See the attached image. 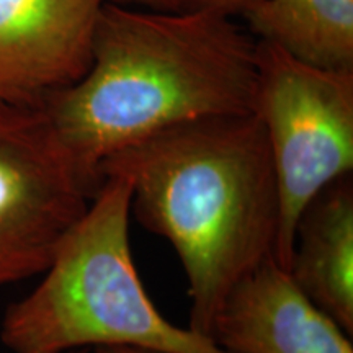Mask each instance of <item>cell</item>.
Here are the masks:
<instances>
[{"mask_svg":"<svg viewBox=\"0 0 353 353\" xmlns=\"http://www.w3.org/2000/svg\"><path fill=\"white\" fill-rule=\"evenodd\" d=\"M99 172L126 176L136 219L174 247L188 327L210 337L232 290L275 252L280 198L262 121L252 112L180 123L110 154Z\"/></svg>","mask_w":353,"mask_h":353,"instance_id":"obj_1","label":"cell"},{"mask_svg":"<svg viewBox=\"0 0 353 353\" xmlns=\"http://www.w3.org/2000/svg\"><path fill=\"white\" fill-rule=\"evenodd\" d=\"M255 87L257 39L232 17L105 2L85 76L41 108L79 164L101 179L105 157L165 128L252 113Z\"/></svg>","mask_w":353,"mask_h":353,"instance_id":"obj_2","label":"cell"},{"mask_svg":"<svg viewBox=\"0 0 353 353\" xmlns=\"http://www.w3.org/2000/svg\"><path fill=\"white\" fill-rule=\"evenodd\" d=\"M131 185L105 175L41 281L10 304L0 341L10 353H69L132 345L164 353H231L208 335L172 324L136 270L130 245Z\"/></svg>","mask_w":353,"mask_h":353,"instance_id":"obj_3","label":"cell"},{"mask_svg":"<svg viewBox=\"0 0 353 353\" xmlns=\"http://www.w3.org/2000/svg\"><path fill=\"white\" fill-rule=\"evenodd\" d=\"M254 113L275 169L280 219L273 257L288 272L301 211L353 170V69L303 63L257 39Z\"/></svg>","mask_w":353,"mask_h":353,"instance_id":"obj_4","label":"cell"},{"mask_svg":"<svg viewBox=\"0 0 353 353\" xmlns=\"http://www.w3.org/2000/svg\"><path fill=\"white\" fill-rule=\"evenodd\" d=\"M101 182L41 107L0 100V288L43 275Z\"/></svg>","mask_w":353,"mask_h":353,"instance_id":"obj_5","label":"cell"},{"mask_svg":"<svg viewBox=\"0 0 353 353\" xmlns=\"http://www.w3.org/2000/svg\"><path fill=\"white\" fill-rule=\"evenodd\" d=\"M107 0H0V100L41 107L90 68Z\"/></svg>","mask_w":353,"mask_h":353,"instance_id":"obj_6","label":"cell"},{"mask_svg":"<svg viewBox=\"0 0 353 353\" xmlns=\"http://www.w3.org/2000/svg\"><path fill=\"white\" fill-rule=\"evenodd\" d=\"M210 337L231 353H353L350 335L270 257L229 294Z\"/></svg>","mask_w":353,"mask_h":353,"instance_id":"obj_7","label":"cell"},{"mask_svg":"<svg viewBox=\"0 0 353 353\" xmlns=\"http://www.w3.org/2000/svg\"><path fill=\"white\" fill-rule=\"evenodd\" d=\"M288 273L298 288L352 337V175L322 188L301 211Z\"/></svg>","mask_w":353,"mask_h":353,"instance_id":"obj_8","label":"cell"},{"mask_svg":"<svg viewBox=\"0 0 353 353\" xmlns=\"http://www.w3.org/2000/svg\"><path fill=\"white\" fill-rule=\"evenodd\" d=\"M242 17L255 39L303 63L353 69V0H259Z\"/></svg>","mask_w":353,"mask_h":353,"instance_id":"obj_9","label":"cell"},{"mask_svg":"<svg viewBox=\"0 0 353 353\" xmlns=\"http://www.w3.org/2000/svg\"><path fill=\"white\" fill-rule=\"evenodd\" d=\"M259 0H182L179 10H208L221 15H244Z\"/></svg>","mask_w":353,"mask_h":353,"instance_id":"obj_10","label":"cell"},{"mask_svg":"<svg viewBox=\"0 0 353 353\" xmlns=\"http://www.w3.org/2000/svg\"><path fill=\"white\" fill-rule=\"evenodd\" d=\"M107 2H114V3H145V6L164 8V10H179L180 3H182V0H107Z\"/></svg>","mask_w":353,"mask_h":353,"instance_id":"obj_11","label":"cell"},{"mask_svg":"<svg viewBox=\"0 0 353 353\" xmlns=\"http://www.w3.org/2000/svg\"><path fill=\"white\" fill-rule=\"evenodd\" d=\"M94 353H164L151 348L132 347V345H101L94 347Z\"/></svg>","mask_w":353,"mask_h":353,"instance_id":"obj_12","label":"cell"},{"mask_svg":"<svg viewBox=\"0 0 353 353\" xmlns=\"http://www.w3.org/2000/svg\"><path fill=\"white\" fill-rule=\"evenodd\" d=\"M69 353H85V350H76V352H69Z\"/></svg>","mask_w":353,"mask_h":353,"instance_id":"obj_13","label":"cell"}]
</instances>
